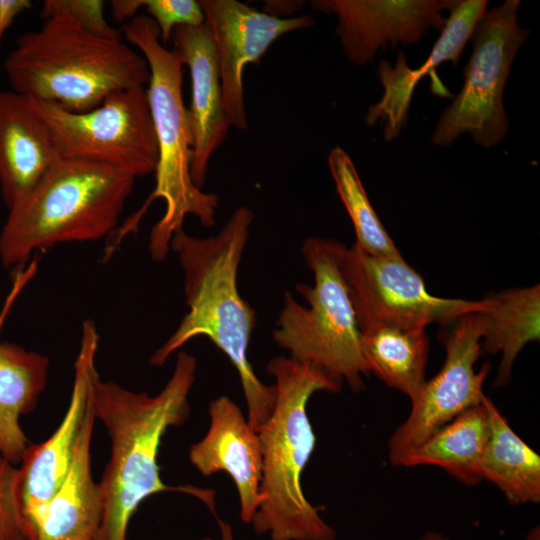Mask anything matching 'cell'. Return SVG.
I'll return each mask as SVG.
<instances>
[{
  "mask_svg": "<svg viewBox=\"0 0 540 540\" xmlns=\"http://www.w3.org/2000/svg\"><path fill=\"white\" fill-rule=\"evenodd\" d=\"M328 167L336 191L353 224L356 245L381 257L403 258L373 209L354 163L341 147L328 155Z\"/></svg>",
  "mask_w": 540,
  "mask_h": 540,
  "instance_id": "cell-25",
  "label": "cell"
},
{
  "mask_svg": "<svg viewBox=\"0 0 540 540\" xmlns=\"http://www.w3.org/2000/svg\"><path fill=\"white\" fill-rule=\"evenodd\" d=\"M253 217L249 208L241 206L215 236L194 237L183 227L173 234L169 246L184 271L189 311L149 362L161 366L191 339L208 337L236 368L247 404V422L258 433L274 409L276 389L257 378L248 360L256 313L241 297L237 285Z\"/></svg>",
  "mask_w": 540,
  "mask_h": 540,
  "instance_id": "cell-1",
  "label": "cell"
},
{
  "mask_svg": "<svg viewBox=\"0 0 540 540\" xmlns=\"http://www.w3.org/2000/svg\"><path fill=\"white\" fill-rule=\"evenodd\" d=\"M454 0H316L311 6L338 19L336 33L349 61L364 65L388 46L416 44L441 31Z\"/></svg>",
  "mask_w": 540,
  "mask_h": 540,
  "instance_id": "cell-14",
  "label": "cell"
},
{
  "mask_svg": "<svg viewBox=\"0 0 540 540\" xmlns=\"http://www.w3.org/2000/svg\"><path fill=\"white\" fill-rule=\"evenodd\" d=\"M199 3L213 38L231 126L246 130L244 68L258 61L279 37L311 27L314 19L309 15L275 17L235 0H201Z\"/></svg>",
  "mask_w": 540,
  "mask_h": 540,
  "instance_id": "cell-13",
  "label": "cell"
},
{
  "mask_svg": "<svg viewBox=\"0 0 540 540\" xmlns=\"http://www.w3.org/2000/svg\"><path fill=\"white\" fill-rule=\"evenodd\" d=\"M135 180L115 167L60 158L9 208L0 233L2 265L17 268L36 251L111 235Z\"/></svg>",
  "mask_w": 540,
  "mask_h": 540,
  "instance_id": "cell-5",
  "label": "cell"
},
{
  "mask_svg": "<svg viewBox=\"0 0 540 540\" xmlns=\"http://www.w3.org/2000/svg\"><path fill=\"white\" fill-rule=\"evenodd\" d=\"M95 420L90 395L73 460L47 506L36 540L99 539L104 507L99 483L92 476L90 455Z\"/></svg>",
  "mask_w": 540,
  "mask_h": 540,
  "instance_id": "cell-20",
  "label": "cell"
},
{
  "mask_svg": "<svg viewBox=\"0 0 540 540\" xmlns=\"http://www.w3.org/2000/svg\"><path fill=\"white\" fill-rule=\"evenodd\" d=\"M102 0H46L42 6L43 20L56 15H67L81 28L99 37L122 39L120 30L112 28L104 17Z\"/></svg>",
  "mask_w": 540,
  "mask_h": 540,
  "instance_id": "cell-27",
  "label": "cell"
},
{
  "mask_svg": "<svg viewBox=\"0 0 540 540\" xmlns=\"http://www.w3.org/2000/svg\"><path fill=\"white\" fill-rule=\"evenodd\" d=\"M519 5V0H506L478 21L471 36L473 51L463 70V86L437 122L431 136L434 145H450L468 133L488 149L507 135L504 89L515 57L529 35L519 24Z\"/></svg>",
  "mask_w": 540,
  "mask_h": 540,
  "instance_id": "cell-8",
  "label": "cell"
},
{
  "mask_svg": "<svg viewBox=\"0 0 540 540\" xmlns=\"http://www.w3.org/2000/svg\"><path fill=\"white\" fill-rule=\"evenodd\" d=\"M32 6L30 0H0V46L2 39L15 18Z\"/></svg>",
  "mask_w": 540,
  "mask_h": 540,
  "instance_id": "cell-29",
  "label": "cell"
},
{
  "mask_svg": "<svg viewBox=\"0 0 540 540\" xmlns=\"http://www.w3.org/2000/svg\"><path fill=\"white\" fill-rule=\"evenodd\" d=\"M339 266L360 332L377 327L426 329L432 323L444 326L484 306L483 300L434 296L404 258L375 256L356 244L343 245Z\"/></svg>",
  "mask_w": 540,
  "mask_h": 540,
  "instance_id": "cell-10",
  "label": "cell"
},
{
  "mask_svg": "<svg viewBox=\"0 0 540 540\" xmlns=\"http://www.w3.org/2000/svg\"><path fill=\"white\" fill-rule=\"evenodd\" d=\"M418 540H453L444 534L436 531H426Z\"/></svg>",
  "mask_w": 540,
  "mask_h": 540,
  "instance_id": "cell-32",
  "label": "cell"
},
{
  "mask_svg": "<svg viewBox=\"0 0 540 540\" xmlns=\"http://www.w3.org/2000/svg\"><path fill=\"white\" fill-rule=\"evenodd\" d=\"M523 540H540V527L538 525L532 527Z\"/></svg>",
  "mask_w": 540,
  "mask_h": 540,
  "instance_id": "cell-33",
  "label": "cell"
},
{
  "mask_svg": "<svg viewBox=\"0 0 540 540\" xmlns=\"http://www.w3.org/2000/svg\"><path fill=\"white\" fill-rule=\"evenodd\" d=\"M61 157L51 129L32 100L0 91V192L9 209Z\"/></svg>",
  "mask_w": 540,
  "mask_h": 540,
  "instance_id": "cell-19",
  "label": "cell"
},
{
  "mask_svg": "<svg viewBox=\"0 0 540 540\" xmlns=\"http://www.w3.org/2000/svg\"><path fill=\"white\" fill-rule=\"evenodd\" d=\"M170 40L190 73L188 115L193 139L190 175L194 185L202 189L209 161L232 127L224 105L217 54L206 23L178 26Z\"/></svg>",
  "mask_w": 540,
  "mask_h": 540,
  "instance_id": "cell-15",
  "label": "cell"
},
{
  "mask_svg": "<svg viewBox=\"0 0 540 540\" xmlns=\"http://www.w3.org/2000/svg\"><path fill=\"white\" fill-rule=\"evenodd\" d=\"M34 256L16 268L12 286L0 310V452L13 465L21 463L30 442L20 418L32 412L44 391L49 359L35 351L1 340V332L17 298L37 273Z\"/></svg>",
  "mask_w": 540,
  "mask_h": 540,
  "instance_id": "cell-16",
  "label": "cell"
},
{
  "mask_svg": "<svg viewBox=\"0 0 540 540\" xmlns=\"http://www.w3.org/2000/svg\"><path fill=\"white\" fill-rule=\"evenodd\" d=\"M369 373L412 402L426 382L429 338L426 329L377 327L360 332Z\"/></svg>",
  "mask_w": 540,
  "mask_h": 540,
  "instance_id": "cell-24",
  "label": "cell"
},
{
  "mask_svg": "<svg viewBox=\"0 0 540 540\" xmlns=\"http://www.w3.org/2000/svg\"><path fill=\"white\" fill-rule=\"evenodd\" d=\"M344 244L331 238L310 237L302 246L314 285L297 284L308 307L285 292L275 342L295 360L310 363L346 382L353 391L364 388L370 373L360 344L361 333L339 260Z\"/></svg>",
  "mask_w": 540,
  "mask_h": 540,
  "instance_id": "cell-7",
  "label": "cell"
},
{
  "mask_svg": "<svg viewBox=\"0 0 540 540\" xmlns=\"http://www.w3.org/2000/svg\"><path fill=\"white\" fill-rule=\"evenodd\" d=\"M220 529V540H234L231 526L221 519H217ZM200 540H212L210 538H202Z\"/></svg>",
  "mask_w": 540,
  "mask_h": 540,
  "instance_id": "cell-31",
  "label": "cell"
},
{
  "mask_svg": "<svg viewBox=\"0 0 540 540\" xmlns=\"http://www.w3.org/2000/svg\"><path fill=\"white\" fill-rule=\"evenodd\" d=\"M0 293H1V289H0Z\"/></svg>",
  "mask_w": 540,
  "mask_h": 540,
  "instance_id": "cell-34",
  "label": "cell"
},
{
  "mask_svg": "<svg viewBox=\"0 0 540 540\" xmlns=\"http://www.w3.org/2000/svg\"><path fill=\"white\" fill-rule=\"evenodd\" d=\"M19 468L0 452V540H31L19 496Z\"/></svg>",
  "mask_w": 540,
  "mask_h": 540,
  "instance_id": "cell-26",
  "label": "cell"
},
{
  "mask_svg": "<svg viewBox=\"0 0 540 540\" xmlns=\"http://www.w3.org/2000/svg\"><path fill=\"white\" fill-rule=\"evenodd\" d=\"M196 368L194 356L179 352L170 379L155 396L94 378L90 395L95 417L111 439V456L99 482L104 509L98 540H126L129 520L143 500L163 491L179 492V486L162 481L158 452L167 429L188 417Z\"/></svg>",
  "mask_w": 540,
  "mask_h": 540,
  "instance_id": "cell-2",
  "label": "cell"
},
{
  "mask_svg": "<svg viewBox=\"0 0 540 540\" xmlns=\"http://www.w3.org/2000/svg\"><path fill=\"white\" fill-rule=\"evenodd\" d=\"M144 8L157 25L163 45L170 41L176 27L205 23L203 9L195 0H145Z\"/></svg>",
  "mask_w": 540,
  "mask_h": 540,
  "instance_id": "cell-28",
  "label": "cell"
},
{
  "mask_svg": "<svg viewBox=\"0 0 540 540\" xmlns=\"http://www.w3.org/2000/svg\"><path fill=\"white\" fill-rule=\"evenodd\" d=\"M98 343L94 322L85 320L66 413L47 440L30 444L20 463L18 496L31 540H36L47 506L73 460L89 405L91 384L98 376L95 366Z\"/></svg>",
  "mask_w": 540,
  "mask_h": 540,
  "instance_id": "cell-12",
  "label": "cell"
},
{
  "mask_svg": "<svg viewBox=\"0 0 540 540\" xmlns=\"http://www.w3.org/2000/svg\"><path fill=\"white\" fill-rule=\"evenodd\" d=\"M439 340L445 347L440 371L426 380L411 402L406 419L388 440V458L400 466L404 457L462 412L482 403L483 385L491 365L475 370L481 352L484 326L479 312L459 316L442 326Z\"/></svg>",
  "mask_w": 540,
  "mask_h": 540,
  "instance_id": "cell-11",
  "label": "cell"
},
{
  "mask_svg": "<svg viewBox=\"0 0 540 540\" xmlns=\"http://www.w3.org/2000/svg\"><path fill=\"white\" fill-rule=\"evenodd\" d=\"M490 435L480 466L481 481L496 486L512 505L540 502V456L510 426L486 396Z\"/></svg>",
  "mask_w": 540,
  "mask_h": 540,
  "instance_id": "cell-23",
  "label": "cell"
},
{
  "mask_svg": "<svg viewBox=\"0 0 540 540\" xmlns=\"http://www.w3.org/2000/svg\"><path fill=\"white\" fill-rule=\"evenodd\" d=\"M121 33L139 49L149 67L146 91L158 147L155 188L124 228L133 232L149 205L163 199L165 212L149 237L150 256L160 262L168 255L171 238L183 227L187 215L195 216L206 227L215 224L219 200L217 195L197 188L191 179L193 139L183 100L182 59L161 43L158 27L147 15L135 16L124 24Z\"/></svg>",
  "mask_w": 540,
  "mask_h": 540,
  "instance_id": "cell-6",
  "label": "cell"
},
{
  "mask_svg": "<svg viewBox=\"0 0 540 540\" xmlns=\"http://www.w3.org/2000/svg\"><path fill=\"white\" fill-rule=\"evenodd\" d=\"M112 18L117 23H123L135 17L144 0H113L110 2Z\"/></svg>",
  "mask_w": 540,
  "mask_h": 540,
  "instance_id": "cell-30",
  "label": "cell"
},
{
  "mask_svg": "<svg viewBox=\"0 0 540 540\" xmlns=\"http://www.w3.org/2000/svg\"><path fill=\"white\" fill-rule=\"evenodd\" d=\"M13 91L75 113L98 107L111 93L144 87V57L122 39L91 34L67 15L44 20L19 36L3 64Z\"/></svg>",
  "mask_w": 540,
  "mask_h": 540,
  "instance_id": "cell-4",
  "label": "cell"
},
{
  "mask_svg": "<svg viewBox=\"0 0 540 540\" xmlns=\"http://www.w3.org/2000/svg\"><path fill=\"white\" fill-rule=\"evenodd\" d=\"M487 4V0H454L440 37L419 68L408 66L403 51L398 54L394 65L389 61L380 62L378 76L384 90L380 100L367 111L365 122L368 126L381 124L387 141L399 136L407 123L417 83L426 74H434V69L443 62L451 61L457 65L475 26L486 13Z\"/></svg>",
  "mask_w": 540,
  "mask_h": 540,
  "instance_id": "cell-18",
  "label": "cell"
},
{
  "mask_svg": "<svg viewBox=\"0 0 540 540\" xmlns=\"http://www.w3.org/2000/svg\"><path fill=\"white\" fill-rule=\"evenodd\" d=\"M209 415V430L202 440L191 446L189 460L204 476L221 471L231 476L239 495L241 519L250 524L261 502L259 435L227 396L210 402Z\"/></svg>",
  "mask_w": 540,
  "mask_h": 540,
  "instance_id": "cell-17",
  "label": "cell"
},
{
  "mask_svg": "<svg viewBox=\"0 0 540 540\" xmlns=\"http://www.w3.org/2000/svg\"><path fill=\"white\" fill-rule=\"evenodd\" d=\"M481 352L501 354L495 386L511 379L514 362L522 349L540 338V286L506 289L482 299Z\"/></svg>",
  "mask_w": 540,
  "mask_h": 540,
  "instance_id": "cell-21",
  "label": "cell"
},
{
  "mask_svg": "<svg viewBox=\"0 0 540 540\" xmlns=\"http://www.w3.org/2000/svg\"><path fill=\"white\" fill-rule=\"evenodd\" d=\"M30 99L51 129L62 158L115 167L136 178L155 173L158 147L144 87L115 91L82 113Z\"/></svg>",
  "mask_w": 540,
  "mask_h": 540,
  "instance_id": "cell-9",
  "label": "cell"
},
{
  "mask_svg": "<svg viewBox=\"0 0 540 540\" xmlns=\"http://www.w3.org/2000/svg\"><path fill=\"white\" fill-rule=\"evenodd\" d=\"M485 398L409 452L400 467L436 466L467 486L480 483L479 466L490 435Z\"/></svg>",
  "mask_w": 540,
  "mask_h": 540,
  "instance_id": "cell-22",
  "label": "cell"
},
{
  "mask_svg": "<svg viewBox=\"0 0 540 540\" xmlns=\"http://www.w3.org/2000/svg\"><path fill=\"white\" fill-rule=\"evenodd\" d=\"M267 371L275 378L276 400L258 432L261 502L250 524L272 540H335V530L306 499L301 476L316 442L307 402L315 392L340 391L343 381L316 365L282 355L269 361Z\"/></svg>",
  "mask_w": 540,
  "mask_h": 540,
  "instance_id": "cell-3",
  "label": "cell"
}]
</instances>
